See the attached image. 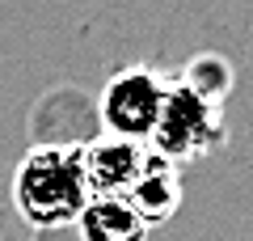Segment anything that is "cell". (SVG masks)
I'll use <instances>...</instances> for the list:
<instances>
[{
    "mask_svg": "<svg viewBox=\"0 0 253 241\" xmlns=\"http://www.w3.org/2000/svg\"><path fill=\"white\" fill-rule=\"evenodd\" d=\"M89 199L93 195L84 182V161L72 144H38L13 174V203L21 220H30L34 229L76 224Z\"/></svg>",
    "mask_w": 253,
    "mask_h": 241,
    "instance_id": "cell-1",
    "label": "cell"
},
{
    "mask_svg": "<svg viewBox=\"0 0 253 241\" xmlns=\"http://www.w3.org/2000/svg\"><path fill=\"white\" fill-rule=\"evenodd\" d=\"M152 152L173 165L181 161H194V157H207L224 144V123H219V106L190 89L186 80H169L165 89V106L161 119H156V131H152Z\"/></svg>",
    "mask_w": 253,
    "mask_h": 241,
    "instance_id": "cell-2",
    "label": "cell"
},
{
    "mask_svg": "<svg viewBox=\"0 0 253 241\" xmlns=\"http://www.w3.org/2000/svg\"><path fill=\"white\" fill-rule=\"evenodd\" d=\"M165 89H169V80L152 68L114 72L101 89V127H106V135L148 144L156 131V119H161V106H165Z\"/></svg>",
    "mask_w": 253,
    "mask_h": 241,
    "instance_id": "cell-3",
    "label": "cell"
},
{
    "mask_svg": "<svg viewBox=\"0 0 253 241\" xmlns=\"http://www.w3.org/2000/svg\"><path fill=\"white\" fill-rule=\"evenodd\" d=\"M81 161H84V182H89L93 199H126L148 161V148L118 140V135H101V140L81 148Z\"/></svg>",
    "mask_w": 253,
    "mask_h": 241,
    "instance_id": "cell-4",
    "label": "cell"
},
{
    "mask_svg": "<svg viewBox=\"0 0 253 241\" xmlns=\"http://www.w3.org/2000/svg\"><path fill=\"white\" fill-rule=\"evenodd\" d=\"M126 203L148 220V229L161 224V220H169V216L177 212V203H181V174H177V165L165 161V157H156V152L148 148V161H144V170H139L135 186H131V195H126Z\"/></svg>",
    "mask_w": 253,
    "mask_h": 241,
    "instance_id": "cell-5",
    "label": "cell"
},
{
    "mask_svg": "<svg viewBox=\"0 0 253 241\" xmlns=\"http://www.w3.org/2000/svg\"><path fill=\"white\" fill-rule=\"evenodd\" d=\"M84 241H148V220L126 199H89L76 220Z\"/></svg>",
    "mask_w": 253,
    "mask_h": 241,
    "instance_id": "cell-6",
    "label": "cell"
},
{
    "mask_svg": "<svg viewBox=\"0 0 253 241\" xmlns=\"http://www.w3.org/2000/svg\"><path fill=\"white\" fill-rule=\"evenodd\" d=\"M181 80H186L199 98H207V102L219 106V98L228 93V63L215 60V55H203V60H194L186 72H181Z\"/></svg>",
    "mask_w": 253,
    "mask_h": 241,
    "instance_id": "cell-7",
    "label": "cell"
}]
</instances>
